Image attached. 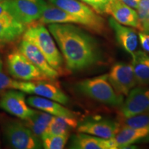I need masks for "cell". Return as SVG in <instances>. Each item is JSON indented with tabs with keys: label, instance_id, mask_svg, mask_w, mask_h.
<instances>
[{
	"label": "cell",
	"instance_id": "6da1fadb",
	"mask_svg": "<svg viewBox=\"0 0 149 149\" xmlns=\"http://www.w3.org/2000/svg\"><path fill=\"white\" fill-rule=\"evenodd\" d=\"M48 28L58 45L68 70L81 71L102 60L97 42L81 28L73 24H51Z\"/></svg>",
	"mask_w": 149,
	"mask_h": 149
},
{
	"label": "cell",
	"instance_id": "7a4b0ae2",
	"mask_svg": "<svg viewBox=\"0 0 149 149\" xmlns=\"http://www.w3.org/2000/svg\"><path fill=\"white\" fill-rule=\"evenodd\" d=\"M22 40L32 43L42 52L48 64L59 73L62 72L64 59L57 47L54 38L44 24H35L26 28Z\"/></svg>",
	"mask_w": 149,
	"mask_h": 149
},
{
	"label": "cell",
	"instance_id": "3957f363",
	"mask_svg": "<svg viewBox=\"0 0 149 149\" xmlns=\"http://www.w3.org/2000/svg\"><path fill=\"white\" fill-rule=\"evenodd\" d=\"M75 87L81 94L106 105L119 107L124 102L123 96L115 92L112 87L107 74L83 79Z\"/></svg>",
	"mask_w": 149,
	"mask_h": 149
},
{
	"label": "cell",
	"instance_id": "277c9868",
	"mask_svg": "<svg viewBox=\"0 0 149 149\" xmlns=\"http://www.w3.org/2000/svg\"><path fill=\"white\" fill-rule=\"evenodd\" d=\"M49 3L69 13L79 19L80 25L97 34L107 31L105 21L93 9L79 0H48Z\"/></svg>",
	"mask_w": 149,
	"mask_h": 149
},
{
	"label": "cell",
	"instance_id": "5b68a950",
	"mask_svg": "<svg viewBox=\"0 0 149 149\" xmlns=\"http://www.w3.org/2000/svg\"><path fill=\"white\" fill-rule=\"evenodd\" d=\"M4 135L9 145L15 149H40L42 148L41 139L24 123L18 121L6 122L3 128Z\"/></svg>",
	"mask_w": 149,
	"mask_h": 149
},
{
	"label": "cell",
	"instance_id": "8992f818",
	"mask_svg": "<svg viewBox=\"0 0 149 149\" xmlns=\"http://www.w3.org/2000/svg\"><path fill=\"white\" fill-rule=\"evenodd\" d=\"M53 80L42 81H13L12 88L21 91L28 94L42 97L61 104H67L69 98L61 90L59 86L52 82Z\"/></svg>",
	"mask_w": 149,
	"mask_h": 149
},
{
	"label": "cell",
	"instance_id": "52a82bcc",
	"mask_svg": "<svg viewBox=\"0 0 149 149\" xmlns=\"http://www.w3.org/2000/svg\"><path fill=\"white\" fill-rule=\"evenodd\" d=\"M7 66L12 77L21 81L53 80L37 68L19 51H13L7 57Z\"/></svg>",
	"mask_w": 149,
	"mask_h": 149
},
{
	"label": "cell",
	"instance_id": "ba28073f",
	"mask_svg": "<svg viewBox=\"0 0 149 149\" xmlns=\"http://www.w3.org/2000/svg\"><path fill=\"white\" fill-rule=\"evenodd\" d=\"M8 13L26 25L42 17L47 3L45 0H6Z\"/></svg>",
	"mask_w": 149,
	"mask_h": 149
},
{
	"label": "cell",
	"instance_id": "9c48e42d",
	"mask_svg": "<svg viewBox=\"0 0 149 149\" xmlns=\"http://www.w3.org/2000/svg\"><path fill=\"white\" fill-rule=\"evenodd\" d=\"M107 77L115 92L122 96H127L128 93L137 84L132 65L126 63L115 64Z\"/></svg>",
	"mask_w": 149,
	"mask_h": 149
},
{
	"label": "cell",
	"instance_id": "30bf717a",
	"mask_svg": "<svg viewBox=\"0 0 149 149\" xmlns=\"http://www.w3.org/2000/svg\"><path fill=\"white\" fill-rule=\"evenodd\" d=\"M0 109L22 120H27L35 111L28 106L24 93L14 88L3 93L0 98Z\"/></svg>",
	"mask_w": 149,
	"mask_h": 149
},
{
	"label": "cell",
	"instance_id": "8fae6325",
	"mask_svg": "<svg viewBox=\"0 0 149 149\" xmlns=\"http://www.w3.org/2000/svg\"><path fill=\"white\" fill-rule=\"evenodd\" d=\"M149 110V87L133 88L128 93L125 101L120 106L123 119L129 118Z\"/></svg>",
	"mask_w": 149,
	"mask_h": 149
},
{
	"label": "cell",
	"instance_id": "7c38bea8",
	"mask_svg": "<svg viewBox=\"0 0 149 149\" xmlns=\"http://www.w3.org/2000/svg\"><path fill=\"white\" fill-rule=\"evenodd\" d=\"M120 128V124L113 120L91 119L78 124L77 131L102 138L111 139L114 138Z\"/></svg>",
	"mask_w": 149,
	"mask_h": 149
},
{
	"label": "cell",
	"instance_id": "4fadbf2b",
	"mask_svg": "<svg viewBox=\"0 0 149 149\" xmlns=\"http://www.w3.org/2000/svg\"><path fill=\"white\" fill-rule=\"evenodd\" d=\"M18 51L50 79L54 80L58 77L59 72L48 64L42 52L32 43L22 40L19 45Z\"/></svg>",
	"mask_w": 149,
	"mask_h": 149
},
{
	"label": "cell",
	"instance_id": "5bb4252c",
	"mask_svg": "<svg viewBox=\"0 0 149 149\" xmlns=\"http://www.w3.org/2000/svg\"><path fill=\"white\" fill-rule=\"evenodd\" d=\"M106 13L111 15L119 23L140 31L138 15L137 11L126 5L120 0H112L108 5Z\"/></svg>",
	"mask_w": 149,
	"mask_h": 149
},
{
	"label": "cell",
	"instance_id": "9a60e30c",
	"mask_svg": "<svg viewBox=\"0 0 149 149\" xmlns=\"http://www.w3.org/2000/svg\"><path fill=\"white\" fill-rule=\"evenodd\" d=\"M70 148L74 149H117L114 138L104 139L88 134L79 133L72 137Z\"/></svg>",
	"mask_w": 149,
	"mask_h": 149
},
{
	"label": "cell",
	"instance_id": "2e32d148",
	"mask_svg": "<svg viewBox=\"0 0 149 149\" xmlns=\"http://www.w3.org/2000/svg\"><path fill=\"white\" fill-rule=\"evenodd\" d=\"M109 24L114 31L119 44L130 55L134 53L138 46V35L135 31L117 22L112 17L109 19Z\"/></svg>",
	"mask_w": 149,
	"mask_h": 149
},
{
	"label": "cell",
	"instance_id": "e0dca14e",
	"mask_svg": "<svg viewBox=\"0 0 149 149\" xmlns=\"http://www.w3.org/2000/svg\"><path fill=\"white\" fill-rule=\"evenodd\" d=\"M26 25L17 21L10 14L0 16V44L15 42L22 36Z\"/></svg>",
	"mask_w": 149,
	"mask_h": 149
},
{
	"label": "cell",
	"instance_id": "ac0fdd59",
	"mask_svg": "<svg viewBox=\"0 0 149 149\" xmlns=\"http://www.w3.org/2000/svg\"><path fill=\"white\" fill-rule=\"evenodd\" d=\"M114 139L117 148H128L135 143L149 139V124L137 128L121 127Z\"/></svg>",
	"mask_w": 149,
	"mask_h": 149
},
{
	"label": "cell",
	"instance_id": "d6986e66",
	"mask_svg": "<svg viewBox=\"0 0 149 149\" xmlns=\"http://www.w3.org/2000/svg\"><path fill=\"white\" fill-rule=\"evenodd\" d=\"M29 106L40 111L46 112L53 116L74 117L75 113L63 107L62 104L45 97L40 96H31L26 100Z\"/></svg>",
	"mask_w": 149,
	"mask_h": 149
},
{
	"label": "cell",
	"instance_id": "ffe728a7",
	"mask_svg": "<svg viewBox=\"0 0 149 149\" xmlns=\"http://www.w3.org/2000/svg\"><path fill=\"white\" fill-rule=\"evenodd\" d=\"M39 24H80L79 19L73 15L52 3H47L45 10L39 19Z\"/></svg>",
	"mask_w": 149,
	"mask_h": 149
},
{
	"label": "cell",
	"instance_id": "44dd1931",
	"mask_svg": "<svg viewBox=\"0 0 149 149\" xmlns=\"http://www.w3.org/2000/svg\"><path fill=\"white\" fill-rule=\"evenodd\" d=\"M131 56V65L137 84L141 86L149 85V56L142 51H135Z\"/></svg>",
	"mask_w": 149,
	"mask_h": 149
},
{
	"label": "cell",
	"instance_id": "7402d4cb",
	"mask_svg": "<svg viewBox=\"0 0 149 149\" xmlns=\"http://www.w3.org/2000/svg\"><path fill=\"white\" fill-rule=\"evenodd\" d=\"M78 124L77 119L74 117L53 116L42 138L46 136L69 133L70 130L77 127Z\"/></svg>",
	"mask_w": 149,
	"mask_h": 149
},
{
	"label": "cell",
	"instance_id": "603a6c76",
	"mask_svg": "<svg viewBox=\"0 0 149 149\" xmlns=\"http://www.w3.org/2000/svg\"><path fill=\"white\" fill-rule=\"evenodd\" d=\"M53 117V115L46 112L35 111L31 117L24 120V124L41 139Z\"/></svg>",
	"mask_w": 149,
	"mask_h": 149
},
{
	"label": "cell",
	"instance_id": "cb8c5ba5",
	"mask_svg": "<svg viewBox=\"0 0 149 149\" xmlns=\"http://www.w3.org/2000/svg\"><path fill=\"white\" fill-rule=\"evenodd\" d=\"M69 133L46 136L41 139L42 146L46 149H62L68 141Z\"/></svg>",
	"mask_w": 149,
	"mask_h": 149
},
{
	"label": "cell",
	"instance_id": "d4e9b609",
	"mask_svg": "<svg viewBox=\"0 0 149 149\" xmlns=\"http://www.w3.org/2000/svg\"><path fill=\"white\" fill-rule=\"evenodd\" d=\"M137 10L140 31L149 34V0H140Z\"/></svg>",
	"mask_w": 149,
	"mask_h": 149
},
{
	"label": "cell",
	"instance_id": "484cf974",
	"mask_svg": "<svg viewBox=\"0 0 149 149\" xmlns=\"http://www.w3.org/2000/svg\"><path fill=\"white\" fill-rule=\"evenodd\" d=\"M84 3L90 6L98 14L106 13L109 1L108 0H81Z\"/></svg>",
	"mask_w": 149,
	"mask_h": 149
},
{
	"label": "cell",
	"instance_id": "4316f807",
	"mask_svg": "<svg viewBox=\"0 0 149 149\" xmlns=\"http://www.w3.org/2000/svg\"><path fill=\"white\" fill-rule=\"evenodd\" d=\"M13 80L11 78L6 74L3 70V61L0 57V93L3 92L6 90L12 88Z\"/></svg>",
	"mask_w": 149,
	"mask_h": 149
},
{
	"label": "cell",
	"instance_id": "83f0119b",
	"mask_svg": "<svg viewBox=\"0 0 149 149\" xmlns=\"http://www.w3.org/2000/svg\"><path fill=\"white\" fill-rule=\"evenodd\" d=\"M140 45L144 52L149 53V34L144 32H140L138 34Z\"/></svg>",
	"mask_w": 149,
	"mask_h": 149
},
{
	"label": "cell",
	"instance_id": "f1b7e54d",
	"mask_svg": "<svg viewBox=\"0 0 149 149\" xmlns=\"http://www.w3.org/2000/svg\"><path fill=\"white\" fill-rule=\"evenodd\" d=\"M120 1L125 3L126 5L128 6L130 8L137 9L140 0H120Z\"/></svg>",
	"mask_w": 149,
	"mask_h": 149
},
{
	"label": "cell",
	"instance_id": "f546056e",
	"mask_svg": "<svg viewBox=\"0 0 149 149\" xmlns=\"http://www.w3.org/2000/svg\"><path fill=\"white\" fill-rule=\"evenodd\" d=\"M6 14H9L7 9V6L6 3V1L0 2V16L4 15Z\"/></svg>",
	"mask_w": 149,
	"mask_h": 149
},
{
	"label": "cell",
	"instance_id": "4dcf8cb0",
	"mask_svg": "<svg viewBox=\"0 0 149 149\" xmlns=\"http://www.w3.org/2000/svg\"><path fill=\"white\" fill-rule=\"evenodd\" d=\"M6 1V0H0V2H1V1Z\"/></svg>",
	"mask_w": 149,
	"mask_h": 149
},
{
	"label": "cell",
	"instance_id": "1f68e13d",
	"mask_svg": "<svg viewBox=\"0 0 149 149\" xmlns=\"http://www.w3.org/2000/svg\"><path fill=\"white\" fill-rule=\"evenodd\" d=\"M108 1H112V0H108Z\"/></svg>",
	"mask_w": 149,
	"mask_h": 149
}]
</instances>
